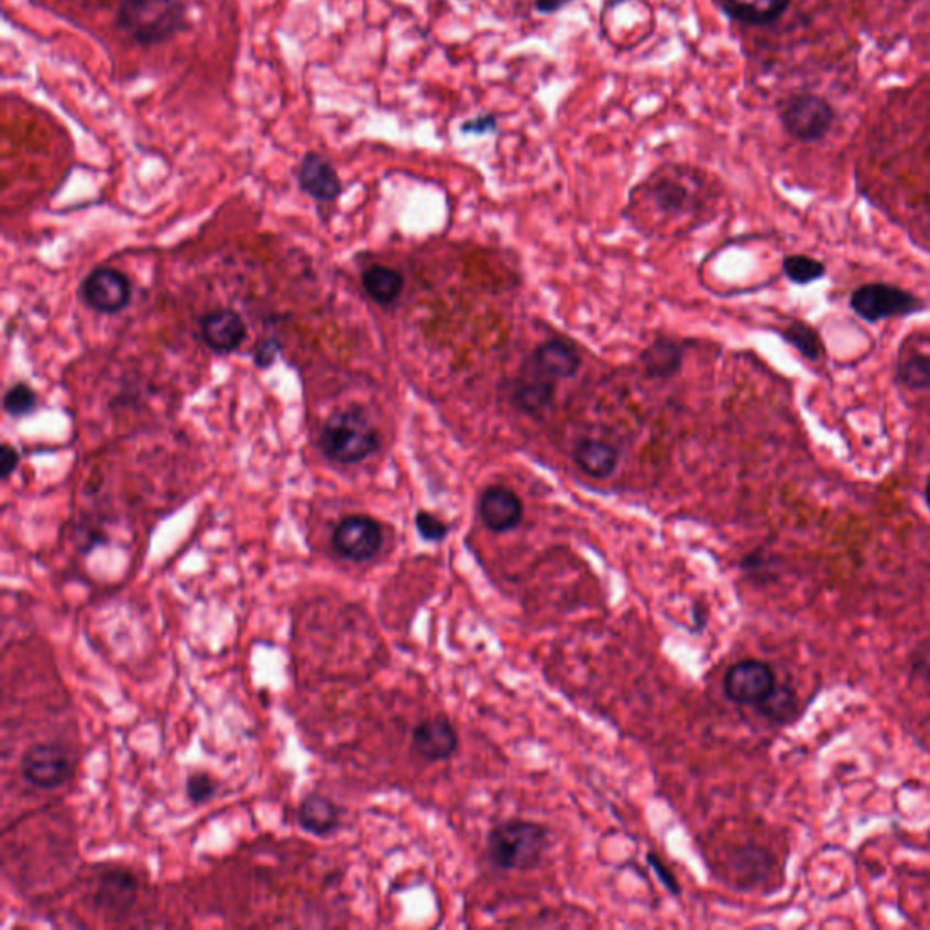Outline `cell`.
<instances>
[{
	"label": "cell",
	"mask_w": 930,
	"mask_h": 930,
	"mask_svg": "<svg viewBox=\"0 0 930 930\" xmlns=\"http://www.w3.org/2000/svg\"><path fill=\"white\" fill-rule=\"evenodd\" d=\"M114 24L139 46H161L187 30L183 0H119Z\"/></svg>",
	"instance_id": "cell-1"
},
{
	"label": "cell",
	"mask_w": 930,
	"mask_h": 930,
	"mask_svg": "<svg viewBox=\"0 0 930 930\" xmlns=\"http://www.w3.org/2000/svg\"><path fill=\"white\" fill-rule=\"evenodd\" d=\"M549 847V831L529 820H507L488 834L485 854L494 867L525 873L540 865Z\"/></svg>",
	"instance_id": "cell-2"
},
{
	"label": "cell",
	"mask_w": 930,
	"mask_h": 930,
	"mask_svg": "<svg viewBox=\"0 0 930 930\" xmlns=\"http://www.w3.org/2000/svg\"><path fill=\"white\" fill-rule=\"evenodd\" d=\"M379 446V431L360 407L337 411L329 416L320 433L324 455L343 466L364 462Z\"/></svg>",
	"instance_id": "cell-3"
},
{
	"label": "cell",
	"mask_w": 930,
	"mask_h": 930,
	"mask_svg": "<svg viewBox=\"0 0 930 930\" xmlns=\"http://www.w3.org/2000/svg\"><path fill=\"white\" fill-rule=\"evenodd\" d=\"M834 120L836 110L820 95L801 91L781 100V125L796 141L811 144L825 139Z\"/></svg>",
	"instance_id": "cell-4"
},
{
	"label": "cell",
	"mask_w": 930,
	"mask_h": 930,
	"mask_svg": "<svg viewBox=\"0 0 930 930\" xmlns=\"http://www.w3.org/2000/svg\"><path fill=\"white\" fill-rule=\"evenodd\" d=\"M851 307L857 317L867 322H879L885 318L907 317L920 311L923 304L912 293L890 284H865L857 287L851 297Z\"/></svg>",
	"instance_id": "cell-5"
},
{
	"label": "cell",
	"mask_w": 930,
	"mask_h": 930,
	"mask_svg": "<svg viewBox=\"0 0 930 930\" xmlns=\"http://www.w3.org/2000/svg\"><path fill=\"white\" fill-rule=\"evenodd\" d=\"M21 773L28 784L39 789H58L72 778L74 765L63 745L41 742L22 754Z\"/></svg>",
	"instance_id": "cell-6"
},
{
	"label": "cell",
	"mask_w": 930,
	"mask_h": 930,
	"mask_svg": "<svg viewBox=\"0 0 930 930\" xmlns=\"http://www.w3.org/2000/svg\"><path fill=\"white\" fill-rule=\"evenodd\" d=\"M331 544L338 557L351 561H370L384 544V530L371 516L353 515L335 527Z\"/></svg>",
	"instance_id": "cell-7"
},
{
	"label": "cell",
	"mask_w": 930,
	"mask_h": 930,
	"mask_svg": "<svg viewBox=\"0 0 930 930\" xmlns=\"http://www.w3.org/2000/svg\"><path fill=\"white\" fill-rule=\"evenodd\" d=\"M775 670L769 664L759 660H742L734 664L723 680V689L729 700L754 708H758L759 703L775 691Z\"/></svg>",
	"instance_id": "cell-8"
},
{
	"label": "cell",
	"mask_w": 930,
	"mask_h": 930,
	"mask_svg": "<svg viewBox=\"0 0 930 930\" xmlns=\"http://www.w3.org/2000/svg\"><path fill=\"white\" fill-rule=\"evenodd\" d=\"M84 300L95 311L113 315L124 309L131 300L128 276L110 267H100L89 273L83 284Z\"/></svg>",
	"instance_id": "cell-9"
},
{
	"label": "cell",
	"mask_w": 930,
	"mask_h": 930,
	"mask_svg": "<svg viewBox=\"0 0 930 930\" xmlns=\"http://www.w3.org/2000/svg\"><path fill=\"white\" fill-rule=\"evenodd\" d=\"M460 740L457 729L447 718H427L411 734V751L426 762H444L457 753Z\"/></svg>",
	"instance_id": "cell-10"
},
{
	"label": "cell",
	"mask_w": 930,
	"mask_h": 930,
	"mask_svg": "<svg viewBox=\"0 0 930 930\" xmlns=\"http://www.w3.org/2000/svg\"><path fill=\"white\" fill-rule=\"evenodd\" d=\"M298 186L317 203H335L342 193V180L338 177L333 162L317 151L302 156L297 172Z\"/></svg>",
	"instance_id": "cell-11"
},
{
	"label": "cell",
	"mask_w": 930,
	"mask_h": 930,
	"mask_svg": "<svg viewBox=\"0 0 930 930\" xmlns=\"http://www.w3.org/2000/svg\"><path fill=\"white\" fill-rule=\"evenodd\" d=\"M200 335L215 353H231L244 342L248 328L244 318L233 309L209 313L200 320Z\"/></svg>",
	"instance_id": "cell-12"
},
{
	"label": "cell",
	"mask_w": 930,
	"mask_h": 930,
	"mask_svg": "<svg viewBox=\"0 0 930 930\" xmlns=\"http://www.w3.org/2000/svg\"><path fill=\"white\" fill-rule=\"evenodd\" d=\"M524 515V505L513 491L505 488H489L480 500V516L494 533L515 529Z\"/></svg>",
	"instance_id": "cell-13"
},
{
	"label": "cell",
	"mask_w": 930,
	"mask_h": 930,
	"mask_svg": "<svg viewBox=\"0 0 930 930\" xmlns=\"http://www.w3.org/2000/svg\"><path fill=\"white\" fill-rule=\"evenodd\" d=\"M731 21L747 26H769L789 10L790 0H714Z\"/></svg>",
	"instance_id": "cell-14"
},
{
	"label": "cell",
	"mask_w": 930,
	"mask_h": 930,
	"mask_svg": "<svg viewBox=\"0 0 930 930\" xmlns=\"http://www.w3.org/2000/svg\"><path fill=\"white\" fill-rule=\"evenodd\" d=\"M139 882L128 871L102 874L95 889V905L105 912H125L135 904Z\"/></svg>",
	"instance_id": "cell-15"
},
{
	"label": "cell",
	"mask_w": 930,
	"mask_h": 930,
	"mask_svg": "<svg viewBox=\"0 0 930 930\" xmlns=\"http://www.w3.org/2000/svg\"><path fill=\"white\" fill-rule=\"evenodd\" d=\"M535 368L541 374H546L547 379H569L575 376L582 359L578 354L575 346L564 340H551V342L544 343L536 349Z\"/></svg>",
	"instance_id": "cell-16"
},
{
	"label": "cell",
	"mask_w": 930,
	"mask_h": 930,
	"mask_svg": "<svg viewBox=\"0 0 930 930\" xmlns=\"http://www.w3.org/2000/svg\"><path fill=\"white\" fill-rule=\"evenodd\" d=\"M572 460L589 477L608 479L619 466V451L611 444L589 438L577 444Z\"/></svg>",
	"instance_id": "cell-17"
},
{
	"label": "cell",
	"mask_w": 930,
	"mask_h": 930,
	"mask_svg": "<svg viewBox=\"0 0 930 930\" xmlns=\"http://www.w3.org/2000/svg\"><path fill=\"white\" fill-rule=\"evenodd\" d=\"M298 823L315 836H329L340 825V811L326 796L309 795L298 807Z\"/></svg>",
	"instance_id": "cell-18"
},
{
	"label": "cell",
	"mask_w": 930,
	"mask_h": 930,
	"mask_svg": "<svg viewBox=\"0 0 930 930\" xmlns=\"http://www.w3.org/2000/svg\"><path fill=\"white\" fill-rule=\"evenodd\" d=\"M896 376L899 384L915 391L930 390V351L916 348V343H905L899 351Z\"/></svg>",
	"instance_id": "cell-19"
},
{
	"label": "cell",
	"mask_w": 930,
	"mask_h": 930,
	"mask_svg": "<svg viewBox=\"0 0 930 930\" xmlns=\"http://www.w3.org/2000/svg\"><path fill=\"white\" fill-rule=\"evenodd\" d=\"M362 284H364L365 293L374 302L387 306L401 297L404 289V276L385 265H371L370 270H365L362 275Z\"/></svg>",
	"instance_id": "cell-20"
},
{
	"label": "cell",
	"mask_w": 930,
	"mask_h": 930,
	"mask_svg": "<svg viewBox=\"0 0 930 930\" xmlns=\"http://www.w3.org/2000/svg\"><path fill=\"white\" fill-rule=\"evenodd\" d=\"M536 376H527L516 384L515 402L516 406L521 407L529 415H536L546 409L551 404L552 395H555V385L552 380L547 379L546 374H541L536 370Z\"/></svg>",
	"instance_id": "cell-21"
},
{
	"label": "cell",
	"mask_w": 930,
	"mask_h": 930,
	"mask_svg": "<svg viewBox=\"0 0 930 930\" xmlns=\"http://www.w3.org/2000/svg\"><path fill=\"white\" fill-rule=\"evenodd\" d=\"M784 338L798 353L803 354L807 360L817 362L823 354V343L817 329L806 322H792L785 328Z\"/></svg>",
	"instance_id": "cell-22"
},
{
	"label": "cell",
	"mask_w": 930,
	"mask_h": 930,
	"mask_svg": "<svg viewBox=\"0 0 930 930\" xmlns=\"http://www.w3.org/2000/svg\"><path fill=\"white\" fill-rule=\"evenodd\" d=\"M680 359V351H678L675 343L658 342L649 351H645V370H647L650 376H661L664 379V376H669V374L678 370Z\"/></svg>",
	"instance_id": "cell-23"
},
{
	"label": "cell",
	"mask_w": 930,
	"mask_h": 930,
	"mask_svg": "<svg viewBox=\"0 0 930 930\" xmlns=\"http://www.w3.org/2000/svg\"><path fill=\"white\" fill-rule=\"evenodd\" d=\"M784 273L790 282L798 286H809L812 282L820 281L825 276L827 270L823 262L807 255H790L784 261Z\"/></svg>",
	"instance_id": "cell-24"
},
{
	"label": "cell",
	"mask_w": 930,
	"mask_h": 930,
	"mask_svg": "<svg viewBox=\"0 0 930 930\" xmlns=\"http://www.w3.org/2000/svg\"><path fill=\"white\" fill-rule=\"evenodd\" d=\"M758 711L773 722H789L790 716L796 714V694L790 691L789 687L776 686L775 691L770 692L769 697L759 703Z\"/></svg>",
	"instance_id": "cell-25"
},
{
	"label": "cell",
	"mask_w": 930,
	"mask_h": 930,
	"mask_svg": "<svg viewBox=\"0 0 930 930\" xmlns=\"http://www.w3.org/2000/svg\"><path fill=\"white\" fill-rule=\"evenodd\" d=\"M37 393L28 384H17L4 395V411L11 416H26L37 407Z\"/></svg>",
	"instance_id": "cell-26"
},
{
	"label": "cell",
	"mask_w": 930,
	"mask_h": 930,
	"mask_svg": "<svg viewBox=\"0 0 930 930\" xmlns=\"http://www.w3.org/2000/svg\"><path fill=\"white\" fill-rule=\"evenodd\" d=\"M186 790L187 798L193 803H204V801H209L214 798L215 792H217V785H215V781L206 773H193L187 778Z\"/></svg>",
	"instance_id": "cell-27"
},
{
	"label": "cell",
	"mask_w": 930,
	"mask_h": 930,
	"mask_svg": "<svg viewBox=\"0 0 930 930\" xmlns=\"http://www.w3.org/2000/svg\"><path fill=\"white\" fill-rule=\"evenodd\" d=\"M416 529L420 533L422 538L427 541H440L447 536V527L442 521H438L437 516L429 515L420 511L415 518Z\"/></svg>",
	"instance_id": "cell-28"
},
{
	"label": "cell",
	"mask_w": 930,
	"mask_h": 930,
	"mask_svg": "<svg viewBox=\"0 0 930 930\" xmlns=\"http://www.w3.org/2000/svg\"><path fill=\"white\" fill-rule=\"evenodd\" d=\"M17 466H19V452L10 444H2V447H0V474H2V479H10L11 473H15Z\"/></svg>",
	"instance_id": "cell-29"
},
{
	"label": "cell",
	"mask_w": 930,
	"mask_h": 930,
	"mask_svg": "<svg viewBox=\"0 0 930 930\" xmlns=\"http://www.w3.org/2000/svg\"><path fill=\"white\" fill-rule=\"evenodd\" d=\"M647 860H649L650 867L655 868L656 874H658V878L661 879V884L666 885L670 893L680 894V885L676 882L675 876L669 873V868L660 862V857L650 853L649 856H647Z\"/></svg>",
	"instance_id": "cell-30"
},
{
	"label": "cell",
	"mask_w": 930,
	"mask_h": 930,
	"mask_svg": "<svg viewBox=\"0 0 930 930\" xmlns=\"http://www.w3.org/2000/svg\"><path fill=\"white\" fill-rule=\"evenodd\" d=\"M496 130V119L491 114H480L477 119L469 120L462 125L463 133H474V135H484Z\"/></svg>",
	"instance_id": "cell-31"
},
{
	"label": "cell",
	"mask_w": 930,
	"mask_h": 930,
	"mask_svg": "<svg viewBox=\"0 0 930 930\" xmlns=\"http://www.w3.org/2000/svg\"><path fill=\"white\" fill-rule=\"evenodd\" d=\"M278 351H281V343L275 338H271L267 342L262 343L255 353L256 365L259 368H270L275 362Z\"/></svg>",
	"instance_id": "cell-32"
},
{
	"label": "cell",
	"mask_w": 930,
	"mask_h": 930,
	"mask_svg": "<svg viewBox=\"0 0 930 930\" xmlns=\"http://www.w3.org/2000/svg\"><path fill=\"white\" fill-rule=\"evenodd\" d=\"M571 0H536V10L540 11V13H555V11L560 10L564 6L569 4Z\"/></svg>",
	"instance_id": "cell-33"
},
{
	"label": "cell",
	"mask_w": 930,
	"mask_h": 930,
	"mask_svg": "<svg viewBox=\"0 0 930 930\" xmlns=\"http://www.w3.org/2000/svg\"><path fill=\"white\" fill-rule=\"evenodd\" d=\"M926 496H927V504H929V507H930V479H929V482H927Z\"/></svg>",
	"instance_id": "cell-34"
}]
</instances>
